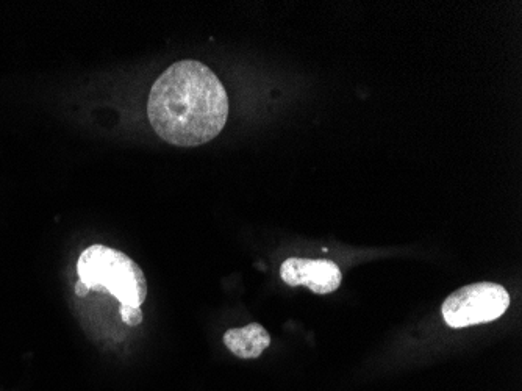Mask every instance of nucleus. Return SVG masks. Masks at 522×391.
I'll list each match as a JSON object with an SVG mask.
<instances>
[{
  "label": "nucleus",
  "mask_w": 522,
  "mask_h": 391,
  "mask_svg": "<svg viewBox=\"0 0 522 391\" xmlns=\"http://www.w3.org/2000/svg\"><path fill=\"white\" fill-rule=\"evenodd\" d=\"M224 343L238 359H258L271 345V335L261 324L251 323L238 329H229L224 335Z\"/></svg>",
  "instance_id": "5"
},
{
  "label": "nucleus",
  "mask_w": 522,
  "mask_h": 391,
  "mask_svg": "<svg viewBox=\"0 0 522 391\" xmlns=\"http://www.w3.org/2000/svg\"><path fill=\"white\" fill-rule=\"evenodd\" d=\"M280 277L290 287H307L316 295H329L338 290L343 280L337 263L326 259L291 257L280 266Z\"/></svg>",
  "instance_id": "4"
},
{
  "label": "nucleus",
  "mask_w": 522,
  "mask_h": 391,
  "mask_svg": "<svg viewBox=\"0 0 522 391\" xmlns=\"http://www.w3.org/2000/svg\"><path fill=\"white\" fill-rule=\"evenodd\" d=\"M79 280L90 290L108 291L121 305L141 307L147 298V280L129 255L104 244H93L77 262Z\"/></svg>",
  "instance_id": "2"
},
{
  "label": "nucleus",
  "mask_w": 522,
  "mask_h": 391,
  "mask_svg": "<svg viewBox=\"0 0 522 391\" xmlns=\"http://www.w3.org/2000/svg\"><path fill=\"white\" fill-rule=\"evenodd\" d=\"M90 291V288L86 287V285L83 284L82 280H77L76 295L79 296V298H86Z\"/></svg>",
  "instance_id": "7"
},
{
  "label": "nucleus",
  "mask_w": 522,
  "mask_h": 391,
  "mask_svg": "<svg viewBox=\"0 0 522 391\" xmlns=\"http://www.w3.org/2000/svg\"><path fill=\"white\" fill-rule=\"evenodd\" d=\"M119 313L127 326H140L143 323V312L141 307H130V305H119Z\"/></svg>",
  "instance_id": "6"
},
{
  "label": "nucleus",
  "mask_w": 522,
  "mask_h": 391,
  "mask_svg": "<svg viewBox=\"0 0 522 391\" xmlns=\"http://www.w3.org/2000/svg\"><path fill=\"white\" fill-rule=\"evenodd\" d=\"M510 307V295L502 285L477 282L454 291L443 302L441 313L447 326L454 329L491 323Z\"/></svg>",
  "instance_id": "3"
},
{
  "label": "nucleus",
  "mask_w": 522,
  "mask_h": 391,
  "mask_svg": "<svg viewBox=\"0 0 522 391\" xmlns=\"http://www.w3.org/2000/svg\"><path fill=\"white\" fill-rule=\"evenodd\" d=\"M147 115L158 137L196 148L218 137L229 116V96L215 72L201 61L169 66L152 87Z\"/></svg>",
  "instance_id": "1"
}]
</instances>
